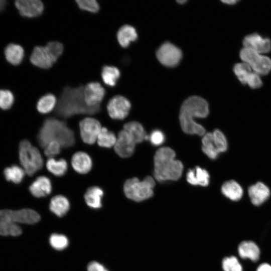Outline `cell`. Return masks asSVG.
<instances>
[{"mask_svg": "<svg viewBox=\"0 0 271 271\" xmlns=\"http://www.w3.org/2000/svg\"><path fill=\"white\" fill-rule=\"evenodd\" d=\"M209 105L203 98L192 96L182 103L179 120L182 130L187 134L203 136L206 133L203 126L195 121V118H205L209 114Z\"/></svg>", "mask_w": 271, "mask_h": 271, "instance_id": "6da1fadb", "label": "cell"}, {"mask_svg": "<svg viewBox=\"0 0 271 271\" xmlns=\"http://www.w3.org/2000/svg\"><path fill=\"white\" fill-rule=\"evenodd\" d=\"M62 146L60 144L56 141L49 143L44 149V154L49 158L59 154L61 152Z\"/></svg>", "mask_w": 271, "mask_h": 271, "instance_id": "ab89813d", "label": "cell"}, {"mask_svg": "<svg viewBox=\"0 0 271 271\" xmlns=\"http://www.w3.org/2000/svg\"><path fill=\"white\" fill-rule=\"evenodd\" d=\"M155 186V180L151 176L146 177L143 181L134 177L125 181L123 185V191L128 199L140 202L153 195Z\"/></svg>", "mask_w": 271, "mask_h": 271, "instance_id": "52a82bcc", "label": "cell"}, {"mask_svg": "<svg viewBox=\"0 0 271 271\" xmlns=\"http://www.w3.org/2000/svg\"><path fill=\"white\" fill-rule=\"evenodd\" d=\"M19 159L23 169L32 176L43 166V159L39 150L27 140L22 141L19 147Z\"/></svg>", "mask_w": 271, "mask_h": 271, "instance_id": "8992f818", "label": "cell"}, {"mask_svg": "<svg viewBox=\"0 0 271 271\" xmlns=\"http://www.w3.org/2000/svg\"><path fill=\"white\" fill-rule=\"evenodd\" d=\"M103 190L98 186L88 188L85 194L84 199L87 205L93 209H99L102 206V199L103 196Z\"/></svg>", "mask_w": 271, "mask_h": 271, "instance_id": "d4e9b609", "label": "cell"}, {"mask_svg": "<svg viewBox=\"0 0 271 271\" xmlns=\"http://www.w3.org/2000/svg\"><path fill=\"white\" fill-rule=\"evenodd\" d=\"M37 140L41 147L44 148L53 141L58 142L63 148L71 147L75 142L74 132L66 123L53 117L44 121L38 132Z\"/></svg>", "mask_w": 271, "mask_h": 271, "instance_id": "3957f363", "label": "cell"}, {"mask_svg": "<svg viewBox=\"0 0 271 271\" xmlns=\"http://www.w3.org/2000/svg\"><path fill=\"white\" fill-rule=\"evenodd\" d=\"M125 130L132 138L136 144L141 143L144 140H148V135L143 125L138 121H129L123 125Z\"/></svg>", "mask_w": 271, "mask_h": 271, "instance_id": "484cf974", "label": "cell"}, {"mask_svg": "<svg viewBox=\"0 0 271 271\" xmlns=\"http://www.w3.org/2000/svg\"><path fill=\"white\" fill-rule=\"evenodd\" d=\"M103 82L109 87H114L120 76L119 70L114 66L104 65L101 72Z\"/></svg>", "mask_w": 271, "mask_h": 271, "instance_id": "f1b7e54d", "label": "cell"}, {"mask_svg": "<svg viewBox=\"0 0 271 271\" xmlns=\"http://www.w3.org/2000/svg\"><path fill=\"white\" fill-rule=\"evenodd\" d=\"M101 128L100 122L93 117H85L79 122L81 138L88 145H93L97 141Z\"/></svg>", "mask_w": 271, "mask_h": 271, "instance_id": "8fae6325", "label": "cell"}, {"mask_svg": "<svg viewBox=\"0 0 271 271\" xmlns=\"http://www.w3.org/2000/svg\"><path fill=\"white\" fill-rule=\"evenodd\" d=\"M248 195L251 203L254 206H259L269 199L270 190L264 183L257 182L248 187Z\"/></svg>", "mask_w": 271, "mask_h": 271, "instance_id": "ac0fdd59", "label": "cell"}, {"mask_svg": "<svg viewBox=\"0 0 271 271\" xmlns=\"http://www.w3.org/2000/svg\"><path fill=\"white\" fill-rule=\"evenodd\" d=\"M243 48L251 49L259 54L268 53L271 50V41L257 33H252L246 36L243 40Z\"/></svg>", "mask_w": 271, "mask_h": 271, "instance_id": "5bb4252c", "label": "cell"}, {"mask_svg": "<svg viewBox=\"0 0 271 271\" xmlns=\"http://www.w3.org/2000/svg\"><path fill=\"white\" fill-rule=\"evenodd\" d=\"M177 2L179 3H180V4H183L184 3H185L186 2V1L185 0H182V1H177Z\"/></svg>", "mask_w": 271, "mask_h": 271, "instance_id": "bcb514c9", "label": "cell"}, {"mask_svg": "<svg viewBox=\"0 0 271 271\" xmlns=\"http://www.w3.org/2000/svg\"><path fill=\"white\" fill-rule=\"evenodd\" d=\"M116 37L119 44L122 47L126 48L131 42L137 40L138 34L133 27L125 24L119 28Z\"/></svg>", "mask_w": 271, "mask_h": 271, "instance_id": "cb8c5ba5", "label": "cell"}, {"mask_svg": "<svg viewBox=\"0 0 271 271\" xmlns=\"http://www.w3.org/2000/svg\"><path fill=\"white\" fill-rule=\"evenodd\" d=\"M6 60L13 65H19L24 57L23 48L16 44H9L5 49Z\"/></svg>", "mask_w": 271, "mask_h": 271, "instance_id": "83f0119b", "label": "cell"}, {"mask_svg": "<svg viewBox=\"0 0 271 271\" xmlns=\"http://www.w3.org/2000/svg\"><path fill=\"white\" fill-rule=\"evenodd\" d=\"M187 182L193 185L207 186L210 182V175L207 170L199 166L188 170L186 174Z\"/></svg>", "mask_w": 271, "mask_h": 271, "instance_id": "7402d4cb", "label": "cell"}, {"mask_svg": "<svg viewBox=\"0 0 271 271\" xmlns=\"http://www.w3.org/2000/svg\"><path fill=\"white\" fill-rule=\"evenodd\" d=\"M71 165L77 173L86 174L91 170L92 162L90 157L86 153L77 152L72 156Z\"/></svg>", "mask_w": 271, "mask_h": 271, "instance_id": "44dd1931", "label": "cell"}, {"mask_svg": "<svg viewBox=\"0 0 271 271\" xmlns=\"http://www.w3.org/2000/svg\"><path fill=\"white\" fill-rule=\"evenodd\" d=\"M136 144L130 136L123 129L118 134L114 150L121 158H127L133 154Z\"/></svg>", "mask_w": 271, "mask_h": 271, "instance_id": "9a60e30c", "label": "cell"}, {"mask_svg": "<svg viewBox=\"0 0 271 271\" xmlns=\"http://www.w3.org/2000/svg\"><path fill=\"white\" fill-rule=\"evenodd\" d=\"M87 271H108L102 264L93 261L90 262L87 266Z\"/></svg>", "mask_w": 271, "mask_h": 271, "instance_id": "b9f144b4", "label": "cell"}, {"mask_svg": "<svg viewBox=\"0 0 271 271\" xmlns=\"http://www.w3.org/2000/svg\"><path fill=\"white\" fill-rule=\"evenodd\" d=\"M105 93L104 88L98 82H90L83 87L84 100L89 107L100 106Z\"/></svg>", "mask_w": 271, "mask_h": 271, "instance_id": "4fadbf2b", "label": "cell"}, {"mask_svg": "<svg viewBox=\"0 0 271 271\" xmlns=\"http://www.w3.org/2000/svg\"><path fill=\"white\" fill-rule=\"evenodd\" d=\"M222 267L224 271H243L242 264L234 255L224 257L222 261Z\"/></svg>", "mask_w": 271, "mask_h": 271, "instance_id": "e575fe53", "label": "cell"}, {"mask_svg": "<svg viewBox=\"0 0 271 271\" xmlns=\"http://www.w3.org/2000/svg\"><path fill=\"white\" fill-rule=\"evenodd\" d=\"M148 140L155 146H158L164 143L165 140L164 133L160 130L155 129L148 135Z\"/></svg>", "mask_w": 271, "mask_h": 271, "instance_id": "60d3db41", "label": "cell"}, {"mask_svg": "<svg viewBox=\"0 0 271 271\" xmlns=\"http://www.w3.org/2000/svg\"><path fill=\"white\" fill-rule=\"evenodd\" d=\"M46 167L54 176L61 177L66 174L68 169V164L66 161L63 159L56 160L52 158L47 160Z\"/></svg>", "mask_w": 271, "mask_h": 271, "instance_id": "f546056e", "label": "cell"}, {"mask_svg": "<svg viewBox=\"0 0 271 271\" xmlns=\"http://www.w3.org/2000/svg\"><path fill=\"white\" fill-rule=\"evenodd\" d=\"M223 3L227 4L228 5H234L238 1L236 0H227V1H222Z\"/></svg>", "mask_w": 271, "mask_h": 271, "instance_id": "f6af8a7d", "label": "cell"}, {"mask_svg": "<svg viewBox=\"0 0 271 271\" xmlns=\"http://www.w3.org/2000/svg\"><path fill=\"white\" fill-rule=\"evenodd\" d=\"M40 219V215L31 209L0 210V235L19 236L22 232L19 223L34 224Z\"/></svg>", "mask_w": 271, "mask_h": 271, "instance_id": "5b68a950", "label": "cell"}, {"mask_svg": "<svg viewBox=\"0 0 271 271\" xmlns=\"http://www.w3.org/2000/svg\"><path fill=\"white\" fill-rule=\"evenodd\" d=\"M45 47L56 61L63 52V45L61 43L58 41L49 42Z\"/></svg>", "mask_w": 271, "mask_h": 271, "instance_id": "f35d334b", "label": "cell"}, {"mask_svg": "<svg viewBox=\"0 0 271 271\" xmlns=\"http://www.w3.org/2000/svg\"><path fill=\"white\" fill-rule=\"evenodd\" d=\"M239 56L242 62L248 65L260 76L266 75L271 71V59L263 54L243 47Z\"/></svg>", "mask_w": 271, "mask_h": 271, "instance_id": "9c48e42d", "label": "cell"}, {"mask_svg": "<svg viewBox=\"0 0 271 271\" xmlns=\"http://www.w3.org/2000/svg\"><path fill=\"white\" fill-rule=\"evenodd\" d=\"M202 150L210 159L215 160L228 149L227 139L219 129L205 133L202 139Z\"/></svg>", "mask_w": 271, "mask_h": 271, "instance_id": "ba28073f", "label": "cell"}, {"mask_svg": "<svg viewBox=\"0 0 271 271\" xmlns=\"http://www.w3.org/2000/svg\"><path fill=\"white\" fill-rule=\"evenodd\" d=\"M117 138L115 134L102 127L97 139V144L101 147L110 148L115 145Z\"/></svg>", "mask_w": 271, "mask_h": 271, "instance_id": "1f68e13d", "label": "cell"}, {"mask_svg": "<svg viewBox=\"0 0 271 271\" xmlns=\"http://www.w3.org/2000/svg\"><path fill=\"white\" fill-rule=\"evenodd\" d=\"M156 56L163 65L168 67H174L181 60L182 53L178 47L169 42H166L159 48Z\"/></svg>", "mask_w": 271, "mask_h": 271, "instance_id": "30bf717a", "label": "cell"}, {"mask_svg": "<svg viewBox=\"0 0 271 271\" xmlns=\"http://www.w3.org/2000/svg\"><path fill=\"white\" fill-rule=\"evenodd\" d=\"M25 174L23 168L17 165L6 168L4 171L6 180L16 184H19L22 181Z\"/></svg>", "mask_w": 271, "mask_h": 271, "instance_id": "d6a6232c", "label": "cell"}, {"mask_svg": "<svg viewBox=\"0 0 271 271\" xmlns=\"http://www.w3.org/2000/svg\"><path fill=\"white\" fill-rule=\"evenodd\" d=\"M222 194L233 201L240 200L243 195V189L236 181L230 180L223 183L221 187Z\"/></svg>", "mask_w": 271, "mask_h": 271, "instance_id": "603a6c76", "label": "cell"}, {"mask_svg": "<svg viewBox=\"0 0 271 271\" xmlns=\"http://www.w3.org/2000/svg\"><path fill=\"white\" fill-rule=\"evenodd\" d=\"M57 98L52 93H47L42 96L38 101L37 109L42 114L51 112L57 105Z\"/></svg>", "mask_w": 271, "mask_h": 271, "instance_id": "4dcf8cb0", "label": "cell"}, {"mask_svg": "<svg viewBox=\"0 0 271 271\" xmlns=\"http://www.w3.org/2000/svg\"><path fill=\"white\" fill-rule=\"evenodd\" d=\"M233 69L237 79L242 84H246L248 79L253 71L248 65L243 62L235 64Z\"/></svg>", "mask_w": 271, "mask_h": 271, "instance_id": "836d02e7", "label": "cell"}, {"mask_svg": "<svg viewBox=\"0 0 271 271\" xmlns=\"http://www.w3.org/2000/svg\"><path fill=\"white\" fill-rule=\"evenodd\" d=\"M49 208L57 216L62 217L69 210L70 203L66 197L61 195H56L51 199Z\"/></svg>", "mask_w": 271, "mask_h": 271, "instance_id": "4316f807", "label": "cell"}, {"mask_svg": "<svg viewBox=\"0 0 271 271\" xmlns=\"http://www.w3.org/2000/svg\"><path fill=\"white\" fill-rule=\"evenodd\" d=\"M14 101L13 93L8 90H0V108L8 109L11 108Z\"/></svg>", "mask_w": 271, "mask_h": 271, "instance_id": "74e56055", "label": "cell"}, {"mask_svg": "<svg viewBox=\"0 0 271 271\" xmlns=\"http://www.w3.org/2000/svg\"><path fill=\"white\" fill-rule=\"evenodd\" d=\"M7 5V1L5 0H0V13L2 12Z\"/></svg>", "mask_w": 271, "mask_h": 271, "instance_id": "ee69618b", "label": "cell"}, {"mask_svg": "<svg viewBox=\"0 0 271 271\" xmlns=\"http://www.w3.org/2000/svg\"><path fill=\"white\" fill-rule=\"evenodd\" d=\"M175 157V151L169 147H162L156 151L154 174L158 181H177L181 177L183 165Z\"/></svg>", "mask_w": 271, "mask_h": 271, "instance_id": "277c9868", "label": "cell"}, {"mask_svg": "<svg viewBox=\"0 0 271 271\" xmlns=\"http://www.w3.org/2000/svg\"><path fill=\"white\" fill-rule=\"evenodd\" d=\"M52 189L51 180L44 176L38 177L29 187L30 193L34 197L41 198L49 195Z\"/></svg>", "mask_w": 271, "mask_h": 271, "instance_id": "ffe728a7", "label": "cell"}, {"mask_svg": "<svg viewBox=\"0 0 271 271\" xmlns=\"http://www.w3.org/2000/svg\"><path fill=\"white\" fill-rule=\"evenodd\" d=\"M15 5L20 14L27 18L41 16L44 9L43 3L40 0H17Z\"/></svg>", "mask_w": 271, "mask_h": 271, "instance_id": "2e32d148", "label": "cell"}, {"mask_svg": "<svg viewBox=\"0 0 271 271\" xmlns=\"http://www.w3.org/2000/svg\"><path fill=\"white\" fill-rule=\"evenodd\" d=\"M75 2L81 10L96 13L100 9L99 5L95 0H77Z\"/></svg>", "mask_w": 271, "mask_h": 271, "instance_id": "8d00e7d4", "label": "cell"}, {"mask_svg": "<svg viewBox=\"0 0 271 271\" xmlns=\"http://www.w3.org/2000/svg\"><path fill=\"white\" fill-rule=\"evenodd\" d=\"M30 61L34 66L44 69H50L56 62L46 47L41 46L34 48Z\"/></svg>", "mask_w": 271, "mask_h": 271, "instance_id": "e0dca14e", "label": "cell"}, {"mask_svg": "<svg viewBox=\"0 0 271 271\" xmlns=\"http://www.w3.org/2000/svg\"><path fill=\"white\" fill-rule=\"evenodd\" d=\"M131 108L128 99L122 95H115L110 99L107 104L109 116L113 119L122 120L128 115Z\"/></svg>", "mask_w": 271, "mask_h": 271, "instance_id": "7c38bea8", "label": "cell"}, {"mask_svg": "<svg viewBox=\"0 0 271 271\" xmlns=\"http://www.w3.org/2000/svg\"><path fill=\"white\" fill-rule=\"evenodd\" d=\"M51 245L55 249L60 250L66 248L69 244L67 237L63 234L54 233L49 239Z\"/></svg>", "mask_w": 271, "mask_h": 271, "instance_id": "d590c367", "label": "cell"}, {"mask_svg": "<svg viewBox=\"0 0 271 271\" xmlns=\"http://www.w3.org/2000/svg\"><path fill=\"white\" fill-rule=\"evenodd\" d=\"M238 254L243 259L256 262L260 258V250L258 245L252 240H244L237 247Z\"/></svg>", "mask_w": 271, "mask_h": 271, "instance_id": "d6986e66", "label": "cell"}, {"mask_svg": "<svg viewBox=\"0 0 271 271\" xmlns=\"http://www.w3.org/2000/svg\"><path fill=\"white\" fill-rule=\"evenodd\" d=\"M256 271H271V264L267 262L260 263L256 268Z\"/></svg>", "mask_w": 271, "mask_h": 271, "instance_id": "7bdbcfd3", "label": "cell"}, {"mask_svg": "<svg viewBox=\"0 0 271 271\" xmlns=\"http://www.w3.org/2000/svg\"><path fill=\"white\" fill-rule=\"evenodd\" d=\"M83 86L65 87L56 106L55 113L64 118L78 114H94L100 110V106H88L83 97Z\"/></svg>", "mask_w": 271, "mask_h": 271, "instance_id": "7a4b0ae2", "label": "cell"}]
</instances>
